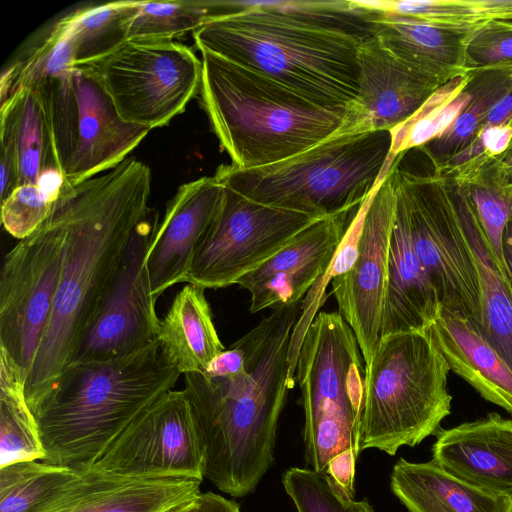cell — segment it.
<instances>
[{"mask_svg": "<svg viewBox=\"0 0 512 512\" xmlns=\"http://www.w3.org/2000/svg\"><path fill=\"white\" fill-rule=\"evenodd\" d=\"M197 48L251 69L330 108L358 94L359 49L352 34L250 1V8L207 21L193 33Z\"/></svg>", "mask_w": 512, "mask_h": 512, "instance_id": "cell-3", "label": "cell"}, {"mask_svg": "<svg viewBox=\"0 0 512 512\" xmlns=\"http://www.w3.org/2000/svg\"><path fill=\"white\" fill-rule=\"evenodd\" d=\"M76 67L75 50L68 20L59 19L43 42L25 59L4 71L1 78V104L22 88L40 87L51 77Z\"/></svg>", "mask_w": 512, "mask_h": 512, "instance_id": "cell-35", "label": "cell"}, {"mask_svg": "<svg viewBox=\"0 0 512 512\" xmlns=\"http://www.w3.org/2000/svg\"><path fill=\"white\" fill-rule=\"evenodd\" d=\"M497 168V175L499 176H507L512 174V152H508L506 157L502 158V161L499 163Z\"/></svg>", "mask_w": 512, "mask_h": 512, "instance_id": "cell-48", "label": "cell"}, {"mask_svg": "<svg viewBox=\"0 0 512 512\" xmlns=\"http://www.w3.org/2000/svg\"><path fill=\"white\" fill-rule=\"evenodd\" d=\"M466 189L500 269L507 278L502 238L506 224L512 217V189L502 185L498 178L497 183L471 184V187Z\"/></svg>", "mask_w": 512, "mask_h": 512, "instance_id": "cell-38", "label": "cell"}, {"mask_svg": "<svg viewBox=\"0 0 512 512\" xmlns=\"http://www.w3.org/2000/svg\"><path fill=\"white\" fill-rule=\"evenodd\" d=\"M196 499L182 503L165 512H196Z\"/></svg>", "mask_w": 512, "mask_h": 512, "instance_id": "cell-49", "label": "cell"}, {"mask_svg": "<svg viewBox=\"0 0 512 512\" xmlns=\"http://www.w3.org/2000/svg\"><path fill=\"white\" fill-rule=\"evenodd\" d=\"M54 201L39 184L18 186L1 201L4 229L14 238H26L48 218Z\"/></svg>", "mask_w": 512, "mask_h": 512, "instance_id": "cell-39", "label": "cell"}, {"mask_svg": "<svg viewBox=\"0 0 512 512\" xmlns=\"http://www.w3.org/2000/svg\"><path fill=\"white\" fill-rule=\"evenodd\" d=\"M200 52L202 107L232 165L253 169L282 161L341 126L346 107L318 105L260 73Z\"/></svg>", "mask_w": 512, "mask_h": 512, "instance_id": "cell-5", "label": "cell"}, {"mask_svg": "<svg viewBox=\"0 0 512 512\" xmlns=\"http://www.w3.org/2000/svg\"><path fill=\"white\" fill-rule=\"evenodd\" d=\"M151 171L126 158L77 185L62 183L56 202L66 225L52 313L26 380L35 414L73 362L108 296L131 236L150 209Z\"/></svg>", "mask_w": 512, "mask_h": 512, "instance_id": "cell-1", "label": "cell"}, {"mask_svg": "<svg viewBox=\"0 0 512 512\" xmlns=\"http://www.w3.org/2000/svg\"><path fill=\"white\" fill-rule=\"evenodd\" d=\"M398 157L389 171L395 203L405 215L413 247L441 308L466 319L480 333L478 275L457 213L454 188L440 173L420 176L399 168Z\"/></svg>", "mask_w": 512, "mask_h": 512, "instance_id": "cell-10", "label": "cell"}, {"mask_svg": "<svg viewBox=\"0 0 512 512\" xmlns=\"http://www.w3.org/2000/svg\"><path fill=\"white\" fill-rule=\"evenodd\" d=\"M512 63V22L495 21L465 41V67L481 70Z\"/></svg>", "mask_w": 512, "mask_h": 512, "instance_id": "cell-40", "label": "cell"}, {"mask_svg": "<svg viewBox=\"0 0 512 512\" xmlns=\"http://www.w3.org/2000/svg\"><path fill=\"white\" fill-rule=\"evenodd\" d=\"M390 131L332 135L282 161L253 169L221 165L216 179L267 206L324 218L360 207L395 161Z\"/></svg>", "mask_w": 512, "mask_h": 512, "instance_id": "cell-6", "label": "cell"}, {"mask_svg": "<svg viewBox=\"0 0 512 512\" xmlns=\"http://www.w3.org/2000/svg\"><path fill=\"white\" fill-rule=\"evenodd\" d=\"M509 512H512V502H511V506H510Z\"/></svg>", "mask_w": 512, "mask_h": 512, "instance_id": "cell-51", "label": "cell"}, {"mask_svg": "<svg viewBox=\"0 0 512 512\" xmlns=\"http://www.w3.org/2000/svg\"><path fill=\"white\" fill-rule=\"evenodd\" d=\"M204 290L185 285L160 320L157 340L180 374H203L210 361L225 350Z\"/></svg>", "mask_w": 512, "mask_h": 512, "instance_id": "cell-27", "label": "cell"}, {"mask_svg": "<svg viewBox=\"0 0 512 512\" xmlns=\"http://www.w3.org/2000/svg\"><path fill=\"white\" fill-rule=\"evenodd\" d=\"M92 66L119 115L150 130L167 125L200 93L202 62L175 41H128Z\"/></svg>", "mask_w": 512, "mask_h": 512, "instance_id": "cell-12", "label": "cell"}, {"mask_svg": "<svg viewBox=\"0 0 512 512\" xmlns=\"http://www.w3.org/2000/svg\"><path fill=\"white\" fill-rule=\"evenodd\" d=\"M138 1L109 2L78 9L66 18L75 50V65L92 66L128 42Z\"/></svg>", "mask_w": 512, "mask_h": 512, "instance_id": "cell-32", "label": "cell"}, {"mask_svg": "<svg viewBox=\"0 0 512 512\" xmlns=\"http://www.w3.org/2000/svg\"><path fill=\"white\" fill-rule=\"evenodd\" d=\"M66 225L60 205L6 254L0 274V348L29 375L61 275Z\"/></svg>", "mask_w": 512, "mask_h": 512, "instance_id": "cell-11", "label": "cell"}, {"mask_svg": "<svg viewBox=\"0 0 512 512\" xmlns=\"http://www.w3.org/2000/svg\"><path fill=\"white\" fill-rule=\"evenodd\" d=\"M158 219L150 207L134 230L114 284L72 363L122 357L157 340L160 319L145 257Z\"/></svg>", "mask_w": 512, "mask_h": 512, "instance_id": "cell-15", "label": "cell"}, {"mask_svg": "<svg viewBox=\"0 0 512 512\" xmlns=\"http://www.w3.org/2000/svg\"><path fill=\"white\" fill-rule=\"evenodd\" d=\"M196 512H240V508L234 500L207 491L197 497Z\"/></svg>", "mask_w": 512, "mask_h": 512, "instance_id": "cell-45", "label": "cell"}, {"mask_svg": "<svg viewBox=\"0 0 512 512\" xmlns=\"http://www.w3.org/2000/svg\"><path fill=\"white\" fill-rule=\"evenodd\" d=\"M432 461L489 493L512 498V420L497 413L440 429Z\"/></svg>", "mask_w": 512, "mask_h": 512, "instance_id": "cell-21", "label": "cell"}, {"mask_svg": "<svg viewBox=\"0 0 512 512\" xmlns=\"http://www.w3.org/2000/svg\"><path fill=\"white\" fill-rule=\"evenodd\" d=\"M243 368V351L234 342L229 349H225L210 361L203 375L209 378L230 377L241 372Z\"/></svg>", "mask_w": 512, "mask_h": 512, "instance_id": "cell-42", "label": "cell"}, {"mask_svg": "<svg viewBox=\"0 0 512 512\" xmlns=\"http://www.w3.org/2000/svg\"><path fill=\"white\" fill-rule=\"evenodd\" d=\"M440 310L437 293L413 247L405 215L395 203L381 337L426 331Z\"/></svg>", "mask_w": 512, "mask_h": 512, "instance_id": "cell-22", "label": "cell"}, {"mask_svg": "<svg viewBox=\"0 0 512 512\" xmlns=\"http://www.w3.org/2000/svg\"><path fill=\"white\" fill-rule=\"evenodd\" d=\"M369 21L373 36L388 51L441 84L469 71L465 67L467 38L394 12L370 10Z\"/></svg>", "mask_w": 512, "mask_h": 512, "instance_id": "cell-23", "label": "cell"}, {"mask_svg": "<svg viewBox=\"0 0 512 512\" xmlns=\"http://www.w3.org/2000/svg\"><path fill=\"white\" fill-rule=\"evenodd\" d=\"M301 301L274 308L235 343L244 368L234 376L184 375L204 457V478L233 497L253 492L274 461L278 420L293 386L290 352Z\"/></svg>", "mask_w": 512, "mask_h": 512, "instance_id": "cell-2", "label": "cell"}, {"mask_svg": "<svg viewBox=\"0 0 512 512\" xmlns=\"http://www.w3.org/2000/svg\"><path fill=\"white\" fill-rule=\"evenodd\" d=\"M357 209L321 218L238 282L251 313L302 301L327 273Z\"/></svg>", "mask_w": 512, "mask_h": 512, "instance_id": "cell-18", "label": "cell"}, {"mask_svg": "<svg viewBox=\"0 0 512 512\" xmlns=\"http://www.w3.org/2000/svg\"><path fill=\"white\" fill-rule=\"evenodd\" d=\"M394 206L388 172L366 212L354 264L331 280L339 313L353 330L365 365L370 362L381 337Z\"/></svg>", "mask_w": 512, "mask_h": 512, "instance_id": "cell-16", "label": "cell"}, {"mask_svg": "<svg viewBox=\"0 0 512 512\" xmlns=\"http://www.w3.org/2000/svg\"><path fill=\"white\" fill-rule=\"evenodd\" d=\"M468 87L471 100L463 112L443 134L421 146L437 168L473 142L491 107L512 91V63L474 70Z\"/></svg>", "mask_w": 512, "mask_h": 512, "instance_id": "cell-30", "label": "cell"}, {"mask_svg": "<svg viewBox=\"0 0 512 512\" xmlns=\"http://www.w3.org/2000/svg\"><path fill=\"white\" fill-rule=\"evenodd\" d=\"M507 125H509L510 127H512V116L511 118L509 119ZM508 152H512V142H511V145L509 147V149L507 150Z\"/></svg>", "mask_w": 512, "mask_h": 512, "instance_id": "cell-50", "label": "cell"}, {"mask_svg": "<svg viewBox=\"0 0 512 512\" xmlns=\"http://www.w3.org/2000/svg\"><path fill=\"white\" fill-rule=\"evenodd\" d=\"M357 338L339 312H320L303 332L295 378L304 410L305 461L327 472L345 453H360L365 366Z\"/></svg>", "mask_w": 512, "mask_h": 512, "instance_id": "cell-8", "label": "cell"}, {"mask_svg": "<svg viewBox=\"0 0 512 512\" xmlns=\"http://www.w3.org/2000/svg\"><path fill=\"white\" fill-rule=\"evenodd\" d=\"M202 480L131 478L78 470L76 476L30 512H165L196 499Z\"/></svg>", "mask_w": 512, "mask_h": 512, "instance_id": "cell-20", "label": "cell"}, {"mask_svg": "<svg viewBox=\"0 0 512 512\" xmlns=\"http://www.w3.org/2000/svg\"><path fill=\"white\" fill-rule=\"evenodd\" d=\"M502 253L507 278L512 290V217L509 219L503 232Z\"/></svg>", "mask_w": 512, "mask_h": 512, "instance_id": "cell-47", "label": "cell"}, {"mask_svg": "<svg viewBox=\"0 0 512 512\" xmlns=\"http://www.w3.org/2000/svg\"><path fill=\"white\" fill-rule=\"evenodd\" d=\"M63 184L108 171L146 137L149 128L125 121L93 66H77L40 86Z\"/></svg>", "mask_w": 512, "mask_h": 512, "instance_id": "cell-9", "label": "cell"}, {"mask_svg": "<svg viewBox=\"0 0 512 512\" xmlns=\"http://www.w3.org/2000/svg\"><path fill=\"white\" fill-rule=\"evenodd\" d=\"M512 116V91L496 102L485 118L482 126L507 125Z\"/></svg>", "mask_w": 512, "mask_h": 512, "instance_id": "cell-46", "label": "cell"}, {"mask_svg": "<svg viewBox=\"0 0 512 512\" xmlns=\"http://www.w3.org/2000/svg\"><path fill=\"white\" fill-rule=\"evenodd\" d=\"M225 186L215 176L182 184L168 203L145 257L153 296L183 283L192 257L217 216Z\"/></svg>", "mask_w": 512, "mask_h": 512, "instance_id": "cell-19", "label": "cell"}, {"mask_svg": "<svg viewBox=\"0 0 512 512\" xmlns=\"http://www.w3.org/2000/svg\"><path fill=\"white\" fill-rule=\"evenodd\" d=\"M390 487L408 512H509L512 498L477 488L433 461L394 465Z\"/></svg>", "mask_w": 512, "mask_h": 512, "instance_id": "cell-26", "label": "cell"}, {"mask_svg": "<svg viewBox=\"0 0 512 512\" xmlns=\"http://www.w3.org/2000/svg\"><path fill=\"white\" fill-rule=\"evenodd\" d=\"M179 376L158 340L122 357L71 363L34 414L43 461L75 470L92 467Z\"/></svg>", "mask_w": 512, "mask_h": 512, "instance_id": "cell-4", "label": "cell"}, {"mask_svg": "<svg viewBox=\"0 0 512 512\" xmlns=\"http://www.w3.org/2000/svg\"><path fill=\"white\" fill-rule=\"evenodd\" d=\"M370 10L425 20L464 38L495 21L512 20V0H380L359 1Z\"/></svg>", "mask_w": 512, "mask_h": 512, "instance_id": "cell-31", "label": "cell"}, {"mask_svg": "<svg viewBox=\"0 0 512 512\" xmlns=\"http://www.w3.org/2000/svg\"><path fill=\"white\" fill-rule=\"evenodd\" d=\"M385 176L378 182L377 186L372 191V193L365 199V201L358 208L326 275L320 280L322 281L324 279V284H327L333 278L344 274L354 264L359 253V240L366 212L373 199L375 192L381 185Z\"/></svg>", "mask_w": 512, "mask_h": 512, "instance_id": "cell-41", "label": "cell"}, {"mask_svg": "<svg viewBox=\"0 0 512 512\" xmlns=\"http://www.w3.org/2000/svg\"><path fill=\"white\" fill-rule=\"evenodd\" d=\"M131 42H167L194 33L207 21L229 14L227 1H138Z\"/></svg>", "mask_w": 512, "mask_h": 512, "instance_id": "cell-34", "label": "cell"}, {"mask_svg": "<svg viewBox=\"0 0 512 512\" xmlns=\"http://www.w3.org/2000/svg\"><path fill=\"white\" fill-rule=\"evenodd\" d=\"M449 371L429 330L381 337L365 365L360 451L394 456L436 435L451 412Z\"/></svg>", "mask_w": 512, "mask_h": 512, "instance_id": "cell-7", "label": "cell"}, {"mask_svg": "<svg viewBox=\"0 0 512 512\" xmlns=\"http://www.w3.org/2000/svg\"><path fill=\"white\" fill-rule=\"evenodd\" d=\"M0 170L1 201H3L20 185L19 164L14 146L4 139H1Z\"/></svg>", "mask_w": 512, "mask_h": 512, "instance_id": "cell-43", "label": "cell"}, {"mask_svg": "<svg viewBox=\"0 0 512 512\" xmlns=\"http://www.w3.org/2000/svg\"><path fill=\"white\" fill-rule=\"evenodd\" d=\"M488 156L501 155L512 142V127L509 125H490L480 129L474 139ZM473 140V141H474Z\"/></svg>", "mask_w": 512, "mask_h": 512, "instance_id": "cell-44", "label": "cell"}, {"mask_svg": "<svg viewBox=\"0 0 512 512\" xmlns=\"http://www.w3.org/2000/svg\"><path fill=\"white\" fill-rule=\"evenodd\" d=\"M77 472L41 460L0 467V512H30L73 479Z\"/></svg>", "mask_w": 512, "mask_h": 512, "instance_id": "cell-36", "label": "cell"}, {"mask_svg": "<svg viewBox=\"0 0 512 512\" xmlns=\"http://www.w3.org/2000/svg\"><path fill=\"white\" fill-rule=\"evenodd\" d=\"M282 482L298 512H374L366 499L355 500L327 472L293 467Z\"/></svg>", "mask_w": 512, "mask_h": 512, "instance_id": "cell-37", "label": "cell"}, {"mask_svg": "<svg viewBox=\"0 0 512 512\" xmlns=\"http://www.w3.org/2000/svg\"><path fill=\"white\" fill-rule=\"evenodd\" d=\"M462 230L476 264L480 287V334L512 369V290L478 221L466 187L454 188Z\"/></svg>", "mask_w": 512, "mask_h": 512, "instance_id": "cell-25", "label": "cell"}, {"mask_svg": "<svg viewBox=\"0 0 512 512\" xmlns=\"http://www.w3.org/2000/svg\"><path fill=\"white\" fill-rule=\"evenodd\" d=\"M428 330L450 370L512 414V369L471 323L441 308Z\"/></svg>", "mask_w": 512, "mask_h": 512, "instance_id": "cell-24", "label": "cell"}, {"mask_svg": "<svg viewBox=\"0 0 512 512\" xmlns=\"http://www.w3.org/2000/svg\"><path fill=\"white\" fill-rule=\"evenodd\" d=\"M92 467L131 478L203 480L204 457L185 390L160 396Z\"/></svg>", "mask_w": 512, "mask_h": 512, "instance_id": "cell-14", "label": "cell"}, {"mask_svg": "<svg viewBox=\"0 0 512 512\" xmlns=\"http://www.w3.org/2000/svg\"><path fill=\"white\" fill-rule=\"evenodd\" d=\"M319 219L260 204L225 187L222 206L195 250L184 282L203 289L237 284Z\"/></svg>", "mask_w": 512, "mask_h": 512, "instance_id": "cell-13", "label": "cell"}, {"mask_svg": "<svg viewBox=\"0 0 512 512\" xmlns=\"http://www.w3.org/2000/svg\"><path fill=\"white\" fill-rule=\"evenodd\" d=\"M26 375L0 348V467L44 460L36 418L27 402Z\"/></svg>", "mask_w": 512, "mask_h": 512, "instance_id": "cell-29", "label": "cell"}, {"mask_svg": "<svg viewBox=\"0 0 512 512\" xmlns=\"http://www.w3.org/2000/svg\"><path fill=\"white\" fill-rule=\"evenodd\" d=\"M359 89L334 135L391 131L443 84L412 68L372 36L359 49Z\"/></svg>", "mask_w": 512, "mask_h": 512, "instance_id": "cell-17", "label": "cell"}, {"mask_svg": "<svg viewBox=\"0 0 512 512\" xmlns=\"http://www.w3.org/2000/svg\"><path fill=\"white\" fill-rule=\"evenodd\" d=\"M1 139L15 149L20 185L59 172L47 107L39 88H22L1 104ZM19 185V186H20Z\"/></svg>", "mask_w": 512, "mask_h": 512, "instance_id": "cell-28", "label": "cell"}, {"mask_svg": "<svg viewBox=\"0 0 512 512\" xmlns=\"http://www.w3.org/2000/svg\"><path fill=\"white\" fill-rule=\"evenodd\" d=\"M474 70L461 73L439 87L407 121L390 131L389 159L414 147H421L443 134L471 100L469 82Z\"/></svg>", "mask_w": 512, "mask_h": 512, "instance_id": "cell-33", "label": "cell"}]
</instances>
